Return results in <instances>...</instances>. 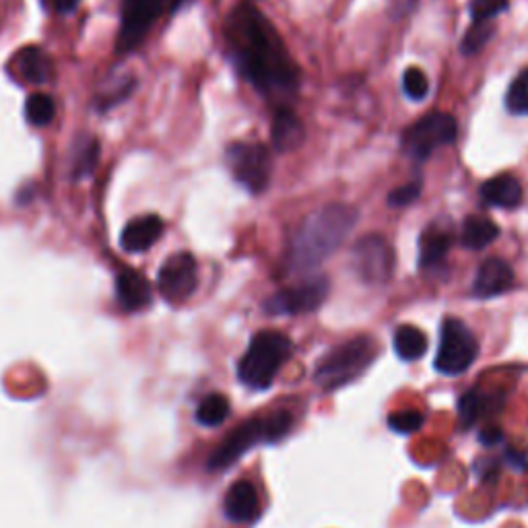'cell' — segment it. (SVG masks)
Instances as JSON below:
<instances>
[{"instance_id":"obj_1","label":"cell","mask_w":528,"mask_h":528,"mask_svg":"<svg viewBox=\"0 0 528 528\" xmlns=\"http://www.w3.org/2000/svg\"><path fill=\"white\" fill-rule=\"evenodd\" d=\"M225 37L241 77L279 108H288L298 93L299 71L273 24L254 6L240 5L228 17Z\"/></svg>"},{"instance_id":"obj_2","label":"cell","mask_w":528,"mask_h":528,"mask_svg":"<svg viewBox=\"0 0 528 528\" xmlns=\"http://www.w3.org/2000/svg\"><path fill=\"white\" fill-rule=\"evenodd\" d=\"M359 219L357 209L349 205H328L308 215L289 246V267L310 270L337 252Z\"/></svg>"},{"instance_id":"obj_3","label":"cell","mask_w":528,"mask_h":528,"mask_svg":"<svg viewBox=\"0 0 528 528\" xmlns=\"http://www.w3.org/2000/svg\"><path fill=\"white\" fill-rule=\"evenodd\" d=\"M293 343L289 337L277 330H260L238 364V378L252 390H267L291 357Z\"/></svg>"},{"instance_id":"obj_4","label":"cell","mask_w":528,"mask_h":528,"mask_svg":"<svg viewBox=\"0 0 528 528\" xmlns=\"http://www.w3.org/2000/svg\"><path fill=\"white\" fill-rule=\"evenodd\" d=\"M376 357V343L369 337L351 338L343 345L335 347L327 356L320 359L316 367L314 378L320 386L333 390L343 386V384L356 380L367 369Z\"/></svg>"},{"instance_id":"obj_5","label":"cell","mask_w":528,"mask_h":528,"mask_svg":"<svg viewBox=\"0 0 528 528\" xmlns=\"http://www.w3.org/2000/svg\"><path fill=\"white\" fill-rule=\"evenodd\" d=\"M479 356V341L463 320L446 318L440 328V347L434 366L444 376H460Z\"/></svg>"},{"instance_id":"obj_6","label":"cell","mask_w":528,"mask_h":528,"mask_svg":"<svg viewBox=\"0 0 528 528\" xmlns=\"http://www.w3.org/2000/svg\"><path fill=\"white\" fill-rule=\"evenodd\" d=\"M456 134L458 124L455 116L446 112H432L403 132V149L415 161H425L435 149L452 145Z\"/></svg>"},{"instance_id":"obj_7","label":"cell","mask_w":528,"mask_h":528,"mask_svg":"<svg viewBox=\"0 0 528 528\" xmlns=\"http://www.w3.org/2000/svg\"><path fill=\"white\" fill-rule=\"evenodd\" d=\"M225 161L233 180L252 194H260L269 188L273 176L270 153L259 142H233L225 151Z\"/></svg>"},{"instance_id":"obj_8","label":"cell","mask_w":528,"mask_h":528,"mask_svg":"<svg viewBox=\"0 0 528 528\" xmlns=\"http://www.w3.org/2000/svg\"><path fill=\"white\" fill-rule=\"evenodd\" d=\"M330 283L327 277H310L296 288L283 289L264 301V312L270 316H296L318 310L328 298Z\"/></svg>"},{"instance_id":"obj_9","label":"cell","mask_w":528,"mask_h":528,"mask_svg":"<svg viewBox=\"0 0 528 528\" xmlns=\"http://www.w3.org/2000/svg\"><path fill=\"white\" fill-rule=\"evenodd\" d=\"M353 267L356 273L364 279L366 283H386L395 270V248L390 241L374 233V236H364L356 248H353Z\"/></svg>"},{"instance_id":"obj_10","label":"cell","mask_w":528,"mask_h":528,"mask_svg":"<svg viewBox=\"0 0 528 528\" xmlns=\"http://www.w3.org/2000/svg\"><path fill=\"white\" fill-rule=\"evenodd\" d=\"M199 285V269L191 252H176L161 264L157 288L170 304H182Z\"/></svg>"},{"instance_id":"obj_11","label":"cell","mask_w":528,"mask_h":528,"mask_svg":"<svg viewBox=\"0 0 528 528\" xmlns=\"http://www.w3.org/2000/svg\"><path fill=\"white\" fill-rule=\"evenodd\" d=\"M165 0H124L122 27L118 34V50L137 48L145 40L151 25L161 17Z\"/></svg>"},{"instance_id":"obj_12","label":"cell","mask_w":528,"mask_h":528,"mask_svg":"<svg viewBox=\"0 0 528 528\" xmlns=\"http://www.w3.org/2000/svg\"><path fill=\"white\" fill-rule=\"evenodd\" d=\"M256 442H264V421L252 417L233 429V432L213 450V455L207 460L209 471L230 469V466L236 463L240 456H244Z\"/></svg>"},{"instance_id":"obj_13","label":"cell","mask_w":528,"mask_h":528,"mask_svg":"<svg viewBox=\"0 0 528 528\" xmlns=\"http://www.w3.org/2000/svg\"><path fill=\"white\" fill-rule=\"evenodd\" d=\"M514 285V270L504 259H487L481 264L473 283V296L479 299H489L510 291Z\"/></svg>"},{"instance_id":"obj_14","label":"cell","mask_w":528,"mask_h":528,"mask_svg":"<svg viewBox=\"0 0 528 528\" xmlns=\"http://www.w3.org/2000/svg\"><path fill=\"white\" fill-rule=\"evenodd\" d=\"M223 510L225 516L233 520V523L240 524L254 523L260 514V500L252 483L250 481L233 483L228 495H225Z\"/></svg>"},{"instance_id":"obj_15","label":"cell","mask_w":528,"mask_h":528,"mask_svg":"<svg viewBox=\"0 0 528 528\" xmlns=\"http://www.w3.org/2000/svg\"><path fill=\"white\" fill-rule=\"evenodd\" d=\"M163 233V221L157 215H142L132 219L122 231L120 244L126 252L139 254L149 250L151 246H155V241L161 238Z\"/></svg>"},{"instance_id":"obj_16","label":"cell","mask_w":528,"mask_h":528,"mask_svg":"<svg viewBox=\"0 0 528 528\" xmlns=\"http://www.w3.org/2000/svg\"><path fill=\"white\" fill-rule=\"evenodd\" d=\"M270 139L279 153H289L304 145L306 128L289 108H279L273 118V128H270Z\"/></svg>"},{"instance_id":"obj_17","label":"cell","mask_w":528,"mask_h":528,"mask_svg":"<svg viewBox=\"0 0 528 528\" xmlns=\"http://www.w3.org/2000/svg\"><path fill=\"white\" fill-rule=\"evenodd\" d=\"M481 199L489 207L516 209L523 202V184L512 173H500L481 186Z\"/></svg>"},{"instance_id":"obj_18","label":"cell","mask_w":528,"mask_h":528,"mask_svg":"<svg viewBox=\"0 0 528 528\" xmlns=\"http://www.w3.org/2000/svg\"><path fill=\"white\" fill-rule=\"evenodd\" d=\"M116 296L120 306L128 312H139L151 304V285L137 270H124L116 279Z\"/></svg>"},{"instance_id":"obj_19","label":"cell","mask_w":528,"mask_h":528,"mask_svg":"<svg viewBox=\"0 0 528 528\" xmlns=\"http://www.w3.org/2000/svg\"><path fill=\"white\" fill-rule=\"evenodd\" d=\"M450 246L452 233L437 223L429 225L419 238V267L425 270L440 267L444 259H446Z\"/></svg>"},{"instance_id":"obj_20","label":"cell","mask_w":528,"mask_h":528,"mask_svg":"<svg viewBox=\"0 0 528 528\" xmlns=\"http://www.w3.org/2000/svg\"><path fill=\"white\" fill-rule=\"evenodd\" d=\"M500 236V228L492 221L489 217L483 215H471L464 219L463 233H460V241L469 250H483L492 241Z\"/></svg>"},{"instance_id":"obj_21","label":"cell","mask_w":528,"mask_h":528,"mask_svg":"<svg viewBox=\"0 0 528 528\" xmlns=\"http://www.w3.org/2000/svg\"><path fill=\"white\" fill-rule=\"evenodd\" d=\"M15 63L19 66L21 77L27 83H32V85H44V83L48 81L50 63L48 56L44 54V50L35 46L24 48L17 56H15Z\"/></svg>"},{"instance_id":"obj_22","label":"cell","mask_w":528,"mask_h":528,"mask_svg":"<svg viewBox=\"0 0 528 528\" xmlns=\"http://www.w3.org/2000/svg\"><path fill=\"white\" fill-rule=\"evenodd\" d=\"M395 351L403 361H417L425 356L427 337L424 330L411 324H403L395 333Z\"/></svg>"},{"instance_id":"obj_23","label":"cell","mask_w":528,"mask_h":528,"mask_svg":"<svg viewBox=\"0 0 528 528\" xmlns=\"http://www.w3.org/2000/svg\"><path fill=\"white\" fill-rule=\"evenodd\" d=\"M492 403H494V396H489L487 392L477 390V388L464 392L458 403V413H460V419H463V424L464 425L477 424L481 417H485L487 411H492Z\"/></svg>"},{"instance_id":"obj_24","label":"cell","mask_w":528,"mask_h":528,"mask_svg":"<svg viewBox=\"0 0 528 528\" xmlns=\"http://www.w3.org/2000/svg\"><path fill=\"white\" fill-rule=\"evenodd\" d=\"M230 401L223 395H209L196 409V421L202 427H219L230 417Z\"/></svg>"},{"instance_id":"obj_25","label":"cell","mask_w":528,"mask_h":528,"mask_svg":"<svg viewBox=\"0 0 528 528\" xmlns=\"http://www.w3.org/2000/svg\"><path fill=\"white\" fill-rule=\"evenodd\" d=\"M56 116V103L46 93H34L25 102V118L34 126H46Z\"/></svg>"},{"instance_id":"obj_26","label":"cell","mask_w":528,"mask_h":528,"mask_svg":"<svg viewBox=\"0 0 528 528\" xmlns=\"http://www.w3.org/2000/svg\"><path fill=\"white\" fill-rule=\"evenodd\" d=\"M505 108L514 116H528V69H523L505 93Z\"/></svg>"},{"instance_id":"obj_27","label":"cell","mask_w":528,"mask_h":528,"mask_svg":"<svg viewBox=\"0 0 528 528\" xmlns=\"http://www.w3.org/2000/svg\"><path fill=\"white\" fill-rule=\"evenodd\" d=\"M495 32V27L492 25V21H485V24H473L469 32L463 37V54L473 56L487 46V42L492 40V35Z\"/></svg>"},{"instance_id":"obj_28","label":"cell","mask_w":528,"mask_h":528,"mask_svg":"<svg viewBox=\"0 0 528 528\" xmlns=\"http://www.w3.org/2000/svg\"><path fill=\"white\" fill-rule=\"evenodd\" d=\"M97 157H100V145H97V141L89 139L87 142H83L81 151L77 153V157H74L73 176L77 180L83 176H89V173L95 170Z\"/></svg>"},{"instance_id":"obj_29","label":"cell","mask_w":528,"mask_h":528,"mask_svg":"<svg viewBox=\"0 0 528 528\" xmlns=\"http://www.w3.org/2000/svg\"><path fill=\"white\" fill-rule=\"evenodd\" d=\"M403 92L413 102L425 100L427 93H429L427 74L421 69H415V66H411V69H406L405 74H403Z\"/></svg>"},{"instance_id":"obj_30","label":"cell","mask_w":528,"mask_h":528,"mask_svg":"<svg viewBox=\"0 0 528 528\" xmlns=\"http://www.w3.org/2000/svg\"><path fill=\"white\" fill-rule=\"evenodd\" d=\"M510 0H473L471 3V17L473 24H485V21L495 19L508 9Z\"/></svg>"},{"instance_id":"obj_31","label":"cell","mask_w":528,"mask_h":528,"mask_svg":"<svg viewBox=\"0 0 528 528\" xmlns=\"http://www.w3.org/2000/svg\"><path fill=\"white\" fill-rule=\"evenodd\" d=\"M424 415L419 411H396L388 417V427L396 434H415L424 425Z\"/></svg>"},{"instance_id":"obj_32","label":"cell","mask_w":528,"mask_h":528,"mask_svg":"<svg viewBox=\"0 0 528 528\" xmlns=\"http://www.w3.org/2000/svg\"><path fill=\"white\" fill-rule=\"evenodd\" d=\"M264 421V442H279L283 435L289 434L291 429V415L288 411H279Z\"/></svg>"},{"instance_id":"obj_33","label":"cell","mask_w":528,"mask_h":528,"mask_svg":"<svg viewBox=\"0 0 528 528\" xmlns=\"http://www.w3.org/2000/svg\"><path fill=\"white\" fill-rule=\"evenodd\" d=\"M419 196H421V182H411V184L395 188V191L386 196V202L392 209H401V207L413 205Z\"/></svg>"},{"instance_id":"obj_34","label":"cell","mask_w":528,"mask_h":528,"mask_svg":"<svg viewBox=\"0 0 528 528\" xmlns=\"http://www.w3.org/2000/svg\"><path fill=\"white\" fill-rule=\"evenodd\" d=\"M479 440L481 444H485V446H495V444H500L504 440V434L497 427H489V429H483Z\"/></svg>"},{"instance_id":"obj_35","label":"cell","mask_w":528,"mask_h":528,"mask_svg":"<svg viewBox=\"0 0 528 528\" xmlns=\"http://www.w3.org/2000/svg\"><path fill=\"white\" fill-rule=\"evenodd\" d=\"M77 5H79V0H54L56 11L60 13H71L77 9Z\"/></svg>"},{"instance_id":"obj_36","label":"cell","mask_w":528,"mask_h":528,"mask_svg":"<svg viewBox=\"0 0 528 528\" xmlns=\"http://www.w3.org/2000/svg\"><path fill=\"white\" fill-rule=\"evenodd\" d=\"M184 3H186V0H173V3H171V11H178L180 6H182Z\"/></svg>"}]
</instances>
